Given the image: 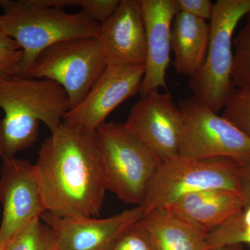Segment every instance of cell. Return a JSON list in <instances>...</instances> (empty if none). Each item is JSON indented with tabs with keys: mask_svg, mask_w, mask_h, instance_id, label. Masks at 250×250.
I'll return each mask as SVG.
<instances>
[{
	"mask_svg": "<svg viewBox=\"0 0 250 250\" xmlns=\"http://www.w3.org/2000/svg\"><path fill=\"white\" fill-rule=\"evenodd\" d=\"M209 249L232 246L250 245V206L243 207L221 225L207 233Z\"/></svg>",
	"mask_w": 250,
	"mask_h": 250,
	"instance_id": "obj_18",
	"label": "cell"
},
{
	"mask_svg": "<svg viewBox=\"0 0 250 250\" xmlns=\"http://www.w3.org/2000/svg\"><path fill=\"white\" fill-rule=\"evenodd\" d=\"M222 116L250 139V88H237Z\"/></svg>",
	"mask_w": 250,
	"mask_h": 250,
	"instance_id": "obj_21",
	"label": "cell"
},
{
	"mask_svg": "<svg viewBox=\"0 0 250 250\" xmlns=\"http://www.w3.org/2000/svg\"><path fill=\"white\" fill-rule=\"evenodd\" d=\"M0 250H4V246L0 242Z\"/></svg>",
	"mask_w": 250,
	"mask_h": 250,
	"instance_id": "obj_29",
	"label": "cell"
},
{
	"mask_svg": "<svg viewBox=\"0 0 250 250\" xmlns=\"http://www.w3.org/2000/svg\"><path fill=\"white\" fill-rule=\"evenodd\" d=\"M179 11L200 18L210 21L213 15L214 3L210 0H177Z\"/></svg>",
	"mask_w": 250,
	"mask_h": 250,
	"instance_id": "obj_24",
	"label": "cell"
},
{
	"mask_svg": "<svg viewBox=\"0 0 250 250\" xmlns=\"http://www.w3.org/2000/svg\"><path fill=\"white\" fill-rule=\"evenodd\" d=\"M52 250H57V248H56V244H55V243H54V246L53 248H52Z\"/></svg>",
	"mask_w": 250,
	"mask_h": 250,
	"instance_id": "obj_30",
	"label": "cell"
},
{
	"mask_svg": "<svg viewBox=\"0 0 250 250\" xmlns=\"http://www.w3.org/2000/svg\"><path fill=\"white\" fill-rule=\"evenodd\" d=\"M146 65H106L83 101L63 121L96 131L113 110L140 93Z\"/></svg>",
	"mask_w": 250,
	"mask_h": 250,
	"instance_id": "obj_11",
	"label": "cell"
},
{
	"mask_svg": "<svg viewBox=\"0 0 250 250\" xmlns=\"http://www.w3.org/2000/svg\"><path fill=\"white\" fill-rule=\"evenodd\" d=\"M140 223L156 250H208L207 233L186 223L167 208L145 213Z\"/></svg>",
	"mask_w": 250,
	"mask_h": 250,
	"instance_id": "obj_17",
	"label": "cell"
},
{
	"mask_svg": "<svg viewBox=\"0 0 250 250\" xmlns=\"http://www.w3.org/2000/svg\"><path fill=\"white\" fill-rule=\"evenodd\" d=\"M232 80L237 88H250V14L233 40Z\"/></svg>",
	"mask_w": 250,
	"mask_h": 250,
	"instance_id": "obj_20",
	"label": "cell"
},
{
	"mask_svg": "<svg viewBox=\"0 0 250 250\" xmlns=\"http://www.w3.org/2000/svg\"><path fill=\"white\" fill-rule=\"evenodd\" d=\"M77 0H0V27L22 52L13 75L27 77L41 52L62 41L96 38L100 24L83 11L70 14Z\"/></svg>",
	"mask_w": 250,
	"mask_h": 250,
	"instance_id": "obj_2",
	"label": "cell"
},
{
	"mask_svg": "<svg viewBox=\"0 0 250 250\" xmlns=\"http://www.w3.org/2000/svg\"><path fill=\"white\" fill-rule=\"evenodd\" d=\"M208 250H243V245H232V246L221 247V248Z\"/></svg>",
	"mask_w": 250,
	"mask_h": 250,
	"instance_id": "obj_28",
	"label": "cell"
},
{
	"mask_svg": "<svg viewBox=\"0 0 250 250\" xmlns=\"http://www.w3.org/2000/svg\"><path fill=\"white\" fill-rule=\"evenodd\" d=\"M106 66L95 38L71 39L41 52L27 77L58 83L66 92L71 110L83 101Z\"/></svg>",
	"mask_w": 250,
	"mask_h": 250,
	"instance_id": "obj_8",
	"label": "cell"
},
{
	"mask_svg": "<svg viewBox=\"0 0 250 250\" xmlns=\"http://www.w3.org/2000/svg\"><path fill=\"white\" fill-rule=\"evenodd\" d=\"M109 250H156L141 223L133 224L118 237Z\"/></svg>",
	"mask_w": 250,
	"mask_h": 250,
	"instance_id": "obj_22",
	"label": "cell"
},
{
	"mask_svg": "<svg viewBox=\"0 0 250 250\" xmlns=\"http://www.w3.org/2000/svg\"><path fill=\"white\" fill-rule=\"evenodd\" d=\"M54 243L52 229L39 218L18 230L5 244L4 250H52Z\"/></svg>",
	"mask_w": 250,
	"mask_h": 250,
	"instance_id": "obj_19",
	"label": "cell"
},
{
	"mask_svg": "<svg viewBox=\"0 0 250 250\" xmlns=\"http://www.w3.org/2000/svg\"><path fill=\"white\" fill-rule=\"evenodd\" d=\"M239 192L243 207L250 206V162L242 166L239 175Z\"/></svg>",
	"mask_w": 250,
	"mask_h": 250,
	"instance_id": "obj_26",
	"label": "cell"
},
{
	"mask_svg": "<svg viewBox=\"0 0 250 250\" xmlns=\"http://www.w3.org/2000/svg\"><path fill=\"white\" fill-rule=\"evenodd\" d=\"M147 40L146 72L141 98L152 92L167 90L166 72L170 62L171 28L179 12L177 0H140Z\"/></svg>",
	"mask_w": 250,
	"mask_h": 250,
	"instance_id": "obj_14",
	"label": "cell"
},
{
	"mask_svg": "<svg viewBox=\"0 0 250 250\" xmlns=\"http://www.w3.org/2000/svg\"><path fill=\"white\" fill-rule=\"evenodd\" d=\"M121 0H78V6L93 21L103 24L111 17Z\"/></svg>",
	"mask_w": 250,
	"mask_h": 250,
	"instance_id": "obj_23",
	"label": "cell"
},
{
	"mask_svg": "<svg viewBox=\"0 0 250 250\" xmlns=\"http://www.w3.org/2000/svg\"><path fill=\"white\" fill-rule=\"evenodd\" d=\"M36 177L46 212L96 218L106 187L96 131L67 121L41 145Z\"/></svg>",
	"mask_w": 250,
	"mask_h": 250,
	"instance_id": "obj_1",
	"label": "cell"
},
{
	"mask_svg": "<svg viewBox=\"0 0 250 250\" xmlns=\"http://www.w3.org/2000/svg\"><path fill=\"white\" fill-rule=\"evenodd\" d=\"M182 115L169 92H152L131 108L125 125L161 161L179 156Z\"/></svg>",
	"mask_w": 250,
	"mask_h": 250,
	"instance_id": "obj_9",
	"label": "cell"
},
{
	"mask_svg": "<svg viewBox=\"0 0 250 250\" xmlns=\"http://www.w3.org/2000/svg\"><path fill=\"white\" fill-rule=\"evenodd\" d=\"M250 14V0H218L209 22L210 37L203 66L188 80L194 98L218 113L237 89L232 80L233 35Z\"/></svg>",
	"mask_w": 250,
	"mask_h": 250,
	"instance_id": "obj_4",
	"label": "cell"
},
{
	"mask_svg": "<svg viewBox=\"0 0 250 250\" xmlns=\"http://www.w3.org/2000/svg\"><path fill=\"white\" fill-rule=\"evenodd\" d=\"M241 165L228 158L192 159L183 156L163 161L148 184L141 202L145 213L166 208L181 197L210 188L239 192Z\"/></svg>",
	"mask_w": 250,
	"mask_h": 250,
	"instance_id": "obj_6",
	"label": "cell"
},
{
	"mask_svg": "<svg viewBox=\"0 0 250 250\" xmlns=\"http://www.w3.org/2000/svg\"><path fill=\"white\" fill-rule=\"evenodd\" d=\"M96 135L106 190L125 203L141 205L162 161L125 123L106 122Z\"/></svg>",
	"mask_w": 250,
	"mask_h": 250,
	"instance_id": "obj_5",
	"label": "cell"
},
{
	"mask_svg": "<svg viewBox=\"0 0 250 250\" xmlns=\"http://www.w3.org/2000/svg\"><path fill=\"white\" fill-rule=\"evenodd\" d=\"M0 202V242L5 246L18 230L46 212L34 165L29 161L16 157L3 161Z\"/></svg>",
	"mask_w": 250,
	"mask_h": 250,
	"instance_id": "obj_10",
	"label": "cell"
},
{
	"mask_svg": "<svg viewBox=\"0 0 250 250\" xmlns=\"http://www.w3.org/2000/svg\"><path fill=\"white\" fill-rule=\"evenodd\" d=\"M22 57L21 49H0V77L13 75L15 67Z\"/></svg>",
	"mask_w": 250,
	"mask_h": 250,
	"instance_id": "obj_25",
	"label": "cell"
},
{
	"mask_svg": "<svg viewBox=\"0 0 250 250\" xmlns=\"http://www.w3.org/2000/svg\"><path fill=\"white\" fill-rule=\"evenodd\" d=\"M106 65H146L147 40L140 0H121L95 38Z\"/></svg>",
	"mask_w": 250,
	"mask_h": 250,
	"instance_id": "obj_13",
	"label": "cell"
},
{
	"mask_svg": "<svg viewBox=\"0 0 250 250\" xmlns=\"http://www.w3.org/2000/svg\"><path fill=\"white\" fill-rule=\"evenodd\" d=\"M186 223L208 233L243 208L240 193L210 188L187 194L166 207Z\"/></svg>",
	"mask_w": 250,
	"mask_h": 250,
	"instance_id": "obj_15",
	"label": "cell"
},
{
	"mask_svg": "<svg viewBox=\"0 0 250 250\" xmlns=\"http://www.w3.org/2000/svg\"><path fill=\"white\" fill-rule=\"evenodd\" d=\"M144 215L141 206L106 218L59 217L45 212L41 218L52 229L57 250H109L125 229Z\"/></svg>",
	"mask_w": 250,
	"mask_h": 250,
	"instance_id": "obj_12",
	"label": "cell"
},
{
	"mask_svg": "<svg viewBox=\"0 0 250 250\" xmlns=\"http://www.w3.org/2000/svg\"><path fill=\"white\" fill-rule=\"evenodd\" d=\"M182 115L179 156L192 159L228 158L250 162V139L193 96L178 104Z\"/></svg>",
	"mask_w": 250,
	"mask_h": 250,
	"instance_id": "obj_7",
	"label": "cell"
},
{
	"mask_svg": "<svg viewBox=\"0 0 250 250\" xmlns=\"http://www.w3.org/2000/svg\"><path fill=\"white\" fill-rule=\"evenodd\" d=\"M0 157L14 159L39 138L40 123L51 134L59 129L70 106L66 92L45 79L0 77Z\"/></svg>",
	"mask_w": 250,
	"mask_h": 250,
	"instance_id": "obj_3",
	"label": "cell"
},
{
	"mask_svg": "<svg viewBox=\"0 0 250 250\" xmlns=\"http://www.w3.org/2000/svg\"><path fill=\"white\" fill-rule=\"evenodd\" d=\"M0 49H21L17 42L4 34V31L0 27Z\"/></svg>",
	"mask_w": 250,
	"mask_h": 250,
	"instance_id": "obj_27",
	"label": "cell"
},
{
	"mask_svg": "<svg viewBox=\"0 0 250 250\" xmlns=\"http://www.w3.org/2000/svg\"><path fill=\"white\" fill-rule=\"evenodd\" d=\"M209 23L179 11L171 28V51L176 72L189 79L203 66L209 42Z\"/></svg>",
	"mask_w": 250,
	"mask_h": 250,
	"instance_id": "obj_16",
	"label": "cell"
}]
</instances>
